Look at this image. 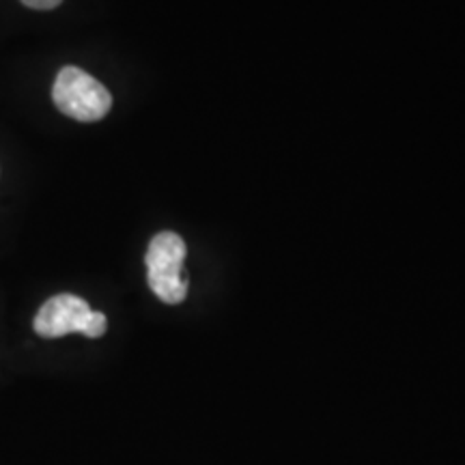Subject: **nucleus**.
I'll return each mask as SVG.
<instances>
[{
  "label": "nucleus",
  "mask_w": 465,
  "mask_h": 465,
  "mask_svg": "<svg viewBox=\"0 0 465 465\" xmlns=\"http://www.w3.org/2000/svg\"><path fill=\"white\" fill-rule=\"evenodd\" d=\"M33 328L44 339H61L74 332L89 336V339H100L106 334L108 319L104 312L93 311L78 295L61 293L39 308Z\"/></svg>",
  "instance_id": "obj_1"
},
{
  "label": "nucleus",
  "mask_w": 465,
  "mask_h": 465,
  "mask_svg": "<svg viewBox=\"0 0 465 465\" xmlns=\"http://www.w3.org/2000/svg\"><path fill=\"white\" fill-rule=\"evenodd\" d=\"M52 100L63 114L84 124L104 119L113 106V95L106 86L80 67H63L58 72Z\"/></svg>",
  "instance_id": "obj_2"
},
{
  "label": "nucleus",
  "mask_w": 465,
  "mask_h": 465,
  "mask_svg": "<svg viewBox=\"0 0 465 465\" xmlns=\"http://www.w3.org/2000/svg\"><path fill=\"white\" fill-rule=\"evenodd\" d=\"M185 242L177 232H158L147 250L149 287L164 304H182L188 295V281L183 276Z\"/></svg>",
  "instance_id": "obj_3"
},
{
  "label": "nucleus",
  "mask_w": 465,
  "mask_h": 465,
  "mask_svg": "<svg viewBox=\"0 0 465 465\" xmlns=\"http://www.w3.org/2000/svg\"><path fill=\"white\" fill-rule=\"evenodd\" d=\"M22 3H25L26 7H31V9L48 11V9L58 7V5H61L63 0H22Z\"/></svg>",
  "instance_id": "obj_4"
}]
</instances>
